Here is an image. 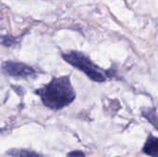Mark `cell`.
Returning a JSON list of instances; mask_svg holds the SVG:
<instances>
[{
  "label": "cell",
  "instance_id": "8",
  "mask_svg": "<svg viewBox=\"0 0 158 157\" xmlns=\"http://www.w3.org/2000/svg\"><path fill=\"white\" fill-rule=\"evenodd\" d=\"M67 157H86V155L81 150H74L68 153Z\"/></svg>",
  "mask_w": 158,
  "mask_h": 157
},
{
  "label": "cell",
  "instance_id": "6",
  "mask_svg": "<svg viewBox=\"0 0 158 157\" xmlns=\"http://www.w3.org/2000/svg\"><path fill=\"white\" fill-rule=\"evenodd\" d=\"M7 155L12 157H43L37 152L27 149H11L7 152Z\"/></svg>",
  "mask_w": 158,
  "mask_h": 157
},
{
  "label": "cell",
  "instance_id": "4",
  "mask_svg": "<svg viewBox=\"0 0 158 157\" xmlns=\"http://www.w3.org/2000/svg\"><path fill=\"white\" fill-rule=\"evenodd\" d=\"M142 152L149 157H158V137L149 134L143 143Z\"/></svg>",
  "mask_w": 158,
  "mask_h": 157
},
{
  "label": "cell",
  "instance_id": "1",
  "mask_svg": "<svg viewBox=\"0 0 158 157\" xmlns=\"http://www.w3.org/2000/svg\"><path fill=\"white\" fill-rule=\"evenodd\" d=\"M43 105L53 110H61L71 105L76 99V92L72 86L70 76L54 77L52 80L35 91Z\"/></svg>",
  "mask_w": 158,
  "mask_h": 157
},
{
  "label": "cell",
  "instance_id": "7",
  "mask_svg": "<svg viewBox=\"0 0 158 157\" xmlns=\"http://www.w3.org/2000/svg\"><path fill=\"white\" fill-rule=\"evenodd\" d=\"M0 43L6 47L15 46L18 43L17 38L11 37V36H1L0 37Z\"/></svg>",
  "mask_w": 158,
  "mask_h": 157
},
{
  "label": "cell",
  "instance_id": "3",
  "mask_svg": "<svg viewBox=\"0 0 158 157\" xmlns=\"http://www.w3.org/2000/svg\"><path fill=\"white\" fill-rule=\"evenodd\" d=\"M1 70L4 74L17 79H29L36 75V70L31 66L11 60L3 62Z\"/></svg>",
  "mask_w": 158,
  "mask_h": 157
},
{
  "label": "cell",
  "instance_id": "2",
  "mask_svg": "<svg viewBox=\"0 0 158 157\" xmlns=\"http://www.w3.org/2000/svg\"><path fill=\"white\" fill-rule=\"evenodd\" d=\"M65 62L82 72L88 79L97 83H104L108 80L107 71L95 64L82 52L71 50L61 54Z\"/></svg>",
  "mask_w": 158,
  "mask_h": 157
},
{
  "label": "cell",
  "instance_id": "5",
  "mask_svg": "<svg viewBox=\"0 0 158 157\" xmlns=\"http://www.w3.org/2000/svg\"><path fill=\"white\" fill-rule=\"evenodd\" d=\"M141 115L156 130H158V113L156 107L153 106H143L140 109Z\"/></svg>",
  "mask_w": 158,
  "mask_h": 157
}]
</instances>
